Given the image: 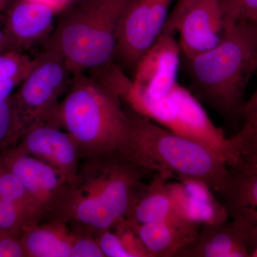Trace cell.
<instances>
[{
    "mask_svg": "<svg viewBox=\"0 0 257 257\" xmlns=\"http://www.w3.org/2000/svg\"><path fill=\"white\" fill-rule=\"evenodd\" d=\"M0 198L14 202L23 207L31 216L34 223L40 222L31 199L25 192L18 177L5 164L0 150Z\"/></svg>",
    "mask_w": 257,
    "mask_h": 257,
    "instance_id": "obj_20",
    "label": "cell"
},
{
    "mask_svg": "<svg viewBox=\"0 0 257 257\" xmlns=\"http://www.w3.org/2000/svg\"><path fill=\"white\" fill-rule=\"evenodd\" d=\"M13 147L53 167L68 185L77 179L82 160L78 147L72 137L53 121L44 120L32 124Z\"/></svg>",
    "mask_w": 257,
    "mask_h": 257,
    "instance_id": "obj_11",
    "label": "cell"
},
{
    "mask_svg": "<svg viewBox=\"0 0 257 257\" xmlns=\"http://www.w3.org/2000/svg\"><path fill=\"white\" fill-rule=\"evenodd\" d=\"M168 189L177 214L180 217L201 226L220 224L229 219L226 207L216 199L204 202L193 199L181 182H168Z\"/></svg>",
    "mask_w": 257,
    "mask_h": 257,
    "instance_id": "obj_19",
    "label": "cell"
},
{
    "mask_svg": "<svg viewBox=\"0 0 257 257\" xmlns=\"http://www.w3.org/2000/svg\"><path fill=\"white\" fill-rule=\"evenodd\" d=\"M172 176L155 172L150 184L143 185L125 219L131 224H147L178 216L168 189Z\"/></svg>",
    "mask_w": 257,
    "mask_h": 257,
    "instance_id": "obj_17",
    "label": "cell"
},
{
    "mask_svg": "<svg viewBox=\"0 0 257 257\" xmlns=\"http://www.w3.org/2000/svg\"><path fill=\"white\" fill-rule=\"evenodd\" d=\"M175 35L162 33L147 51L130 79L121 72L116 77L114 88L121 96L136 94L154 99L166 97L178 84L180 47Z\"/></svg>",
    "mask_w": 257,
    "mask_h": 257,
    "instance_id": "obj_7",
    "label": "cell"
},
{
    "mask_svg": "<svg viewBox=\"0 0 257 257\" xmlns=\"http://www.w3.org/2000/svg\"><path fill=\"white\" fill-rule=\"evenodd\" d=\"M225 23L252 21L257 18V0H219Z\"/></svg>",
    "mask_w": 257,
    "mask_h": 257,
    "instance_id": "obj_24",
    "label": "cell"
},
{
    "mask_svg": "<svg viewBox=\"0 0 257 257\" xmlns=\"http://www.w3.org/2000/svg\"><path fill=\"white\" fill-rule=\"evenodd\" d=\"M199 0H178L174 9L169 15L168 20L166 23L165 29L162 33H169L175 35V28L179 19L187 10L192 6L194 3H197Z\"/></svg>",
    "mask_w": 257,
    "mask_h": 257,
    "instance_id": "obj_29",
    "label": "cell"
},
{
    "mask_svg": "<svg viewBox=\"0 0 257 257\" xmlns=\"http://www.w3.org/2000/svg\"><path fill=\"white\" fill-rule=\"evenodd\" d=\"M226 23L219 0H199L181 16L176 25L179 45L186 60L217 46L224 37Z\"/></svg>",
    "mask_w": 257,
    "mask_h": 257,
    "instance_id": "obj_12",
    "label": "cell"
},
{
    "mask_svg": "<svg viewBox=\"0 0 257 257\" xmlns=\"http://www.w3.org/2000/svg\"><path fill=\"white\" fill-rule=\"evenodd\" d=\"M112 64H114V63L111 64V65H112ZM111 65L108 66V67H106V68H105V69H105V70H106V69H107V68H108V67H110V66H111ZM105 72H106V71H105ZM101 77V80L104 81V80H103V79H102V77ZM105 83H106V82H105ZM108 85H109V84H108Z\"/></svg>",
    "mask_w": 257,
    "mask_h": 257,
    "instance_id": "obj_35",
    "label": "cell"
},
{
    "mask_svg": "<svg viewBox=\"0 0 257 257\" xmlns=\"http://www.w3.org/2000/svg\"><path fill=\"white\" fill-rule=\"evenodd\" d=\"M175 106V128L172 133L202 144L215 152L229 167L241 162L232 139L211 121L200 101L187 88L177 84L170 93Z\"/></svg>",
    "mask_w": 257,
    "mask_h": 257,
    "instance_id": "obj_10",
    "label": "cell"
},
{
    "mask_svg": "<svg viewBox=\"0 0 257 257\" xmlns=\"http://www.w3.org/2000/svg\"><path fill=\"white\" fill-rule=\"evenodd\" d=\"M11 96L15 114L14 143L32 124L46 120L62 100L73 72L57 51L45 48Z\"/></svg>",
    "mask_w": 257,
    "mask_h": 257,
    "instance_id": "obj_6",
    "label": "cell"
},
{
    "mask_svg": "<svg viewBox=\"0 0 257 257\" xmlns=\"http://www.w3.org/2000/svg\"><path fill=\"white\" fill-rule=\"evenodd\" d=\"M173 0H134L123 19L114 62L132 72L165 29Z\"/></svg>",
    "mask_w": 257,
    "mask_h": 257,
    "instance_id": "obj_8",
    "label": "cell"
},
{
    "mask_svg": "<svg viewBox=\"0 0 257 257\" xmlns=\"http://www.w3.org/2000/svg\"><path fill=\"white\" fill-rule=\"evenodd\" d=\"M0 257H25L20 235L0 229Z\"/></svg>",
    "mask_w": 257,
    "mask_h": 257,
    "instance_id": "obj_27",
    "label": "cell"
},
{
    "mask_svg": "<svg viewBox=\"0 0 257 257\" xmlns=\"http://www.w3.org/2000/svg\"><path fill=\"white\" fill-rule=\"evenodd\" d=\"M134 0H80L60 13L44 47L58 52L72 72L114 62L118 34Z\"/></svg>",
    "mask_w": 257,
    "mask_h": 257,
    "instance_id": "obj_4",
    "label": "cell"
},
{
    "mask_svg": "<svg viewBox=\"0 0 257 257\" xmlns=\"http://www.w3.org/2000/svg\"><path fill=\"white\" fill-rule=\"evenodd\" d=\"M31 224L35 223L23 207L0 198V229L8 230L21 236L24 228Z\"/></svg>",
    "mask_w": 257,
    "mask_h": 257,
    "instance_id": "obj_23",
    "label": "cell"
},
{
    "mask_svg": "<svg viewBox=\"0 0 257 257\" xmlns=\"http://www.w3.org/2000/svg\"><path fill=\"white\" fill-rule=\"evenodd\" d=\"M15 114L11 96L0 99V148L11 147L14 139Z\"/></svg>",
    "mask_w": 257,
    "mask_h": 257,
    "instance_id": "obj_26",
    "label": "cell"
},
{
    "mask_svg": "<svg viewBox=\"0 0 257 257\" xmlns=\"http://www.w3.org/2000/svg\"><path fill=\"white\" fill-rule=\"evenodd\" d=\"M15 47L9 37L6 35L4 30H0V54L11 50H14ZM17 50V49H16Z\"/></svg>",
    "mask_w": 257,
    "mask_h": 257,
    "instance_id": "obj_32",
    "label": "cell"
},
{
    "mask_svg": "<svg viewBox=\"0 0 257 257\" xmlns=\"http://www.w3.org/2000/svg\"><path fill=\"white\" fill-rule=\"evenodd\" d=\"M230 177L219 197L226 209H242L257 218V165L241 162L229 167Z\"/></svg>",
    "mask_w": 257,
    "mask_h": 257,
    "instance_id": "obj_18",
    "label": "cell"
},
{
    "mask_svg": "<svg viewBox=\"0 0 257 257\" xmlns=\"http://www.w3.org/2000/svg\"><path fill=\"white\" fill-rule=\"evenodd\" d=\"M23 73L21 60L16 54H0V99H6L20 85Z\"/></svg>",
    "mask_w": 257,
    "mask_h": 257,
    "instance_id": "obj_21",
    "label": "cell"
},
{
    "mask_svg": "<svg viewBox=\"0 0 257 257\" xmlns=\"http://www.w3.org/2000/svg\"><path fill=\"white\" fill-rule=\"evenodd\" d=\"M46 120L72 137L82 160L118 154L137 165L133 128L124 101L101 79L85 72H74L63 99Z\"/></svg>",
    "mask_w": 257,
    "mask_h": 257,
    "instance_id": "obj_1",
    "label": "cell"
},
{
    "mask_svg": "<svg viewBox=\"0 0 257 257\" xmlns=\"http://www.w3.org/2000/svg\"><path fill=\"white\" fill-rule=\"evenodd\" d=\"M80 1V0H71V5H73L74 3H77V2Z\"/></svg>",
    "mask_w": 257,
    "mask_h": 257,
    "instance_id": "obj_34",
    "label": "cell"
},
{
    "mask_svg": "<svg viewBox=\"0 0 257 257\" xmlns=\"http://www.w3.org/2000/svg\"><path fill=\"white\" fill-rule=\"evenodd\" d=\"M220 224L204 225L192 243L176 257H249L248 230L238 216Z\"/></svg>",
    "mask_w": 257,
    "mask_h": 257,
    "instance_id": "obj_13",
    "label": "cell"
},
{
    "mask_svg": "<svg viewBox=\"0 0 257 257\" xmlns=\"http://www.w3.org/2000/svg\"><path fill=\"white\" fill-rule=\"evenodd\" d=\"M257 119V87L251 97L245 102L242 111V119Z\"/></svg>",
    "mask_w": 257,
    "mask_h": 257,
    "instance_id": "obj_30",
    "label": "cell"
},
{
    "mask_svg": "<svg viewBox=\"0 0 257 257\" xmlns=\"http://www.w3.org/2000/svg\"><path fill=\"white\" fill-rule=\"evenodd\" d=\"M83 160L54 219L82 226L96 237L125 219L149 173L118 154Z\"/></svg>",
    "mask_w": 257,
    "mask_h": 257,
    "instance_id": "obj_2",
    "label": "cell"
},
{
    "mask_svg": "<svg viewBox=\"0 0 257 257\" xmlns=\"http://www.w3.org/2000/svg\"><path fill=\"white\" fill-rule=\"evenodd\" d=\"M1 152L5 164L23 184L41 221L55 218L68 187L58 171L14 147L3 149Z\"/></svg>",
    "mask_w": 257,
    "mask_h": 257,
    "instance_id": "obj_9",
    "label": "cell"
},
{
    "mask_svg": "<svg viewBox=\"0 0 257 257\" xmlns=\"http://www.w3.org/2000/svg\"><path fill=\"white\" fill-rule=\"evenodd\" d=\"M70 225L74 234L70 257H105L92 233L82 226Z\"/></svg>",
    "mask_w": 257,
    "mask_h": 257,
    "instance_id": "obj_25",
    "label": "cell"
},
{
    "mask_svg": "<svg viewBox=\"0 0 257 257\" xmlns=\"http://www.w3.org/2000/svg\"><path fill=\"white\" fill-rule=\"evenodd\" d=\"M231 139L241 162L257 165V119L243 121L242 127Z\"/></svg>",
    "mask_w": 257,
    "mask_h": 257,
    "instance_id": "obj_22",
    "label": "cell"
},
{
    "mask_svg": "<svg viewBox=\"0 0 257 257\" xmlns=\"http://www.w3.org/2000/svg\"><path fill=\"white\" fill-rule=\"evenodd\" d=\"M130 224L151 257L177 256L182 248L194 241L202 227L200 224L179 216L147 224Z\"/></svg>",
    "mask_w": 257,
    "mask_h": 257,
    "instance_id": "obj_15",
    "label": "cell"
},
{
    "mask_svg": "<svg viewBox=\"0 0 257 257\" xmlns=\"http://www.w3.org/2000/svg\"><path fill=\"white\" fill-rule=\"evenodd\" d=\"M246 23L247 24L248 27L251 29V30L252 31L253 35H254L255 38H256L257 41V18L252 20V21L248 22V23Z\"/></svg>",
    "mask_w": 257,
    "mask_h": 257,
    "instance_id": "obj_33",
    "label": "cell"
},
{
    "mask_svg": "<svg viewBox=\"0 0 257 257\" xmlns=\"http://www.w3.org/2000/svg\"><path fill=\"white\" fill-rule=\"evenodd\" d=\"M58 13L46 5L15 0L7 10L4 31L17 50L46 42L55 29Z\"/></svg>",
    "mask_w": 257,
    "mask_h": 257,
    "instance_id": "obj_14",
    "label": "cell"
},
{
    "mask_svg": "<svg viewBox=\"0 0 257 257\" xmlns=\"http://www.w3.org/2000/svg\"><path fill=\"white\" fill-rule=\"evenodd\" d=\"M20 237L25 257H70L74 234L67 221L53 219L29 224Z\"/></svg>",
    "mask_w": 257,
    "mask_h": 257,
    "instance_id": "obj_16",
    "label": "cell"
},
{
    "mask_svg": "<svg viewBox=\"0 0 257 257\" xmlns=\"http://www.w3.org/2000/svg\"><path fill=\"white\" fill-rule=\"evenodd\" d=\"M133 128L135 161L149 174L192 178L221 194L229 182V166L210 149L170 131L125 105Z\"/></svg>",
    "mask_w": 257,
    "mask_h": 257,
    "instance_id": "obj_5",
    "label": "cell"
},
{
    "mask_svg": "<svg viewBox=\"0 0 257 257\" xmlns=\"http://www.w3.org/2000/svg\"><path fill=\"white\" fill-rule=\"evenodd\" d=\"M233 216L241 218L247 225L249 257H257V218L243 209L230 211L229 216Z\"/></svg>",
    "mask_w": 257,
    "mask_h": 257,
    "instance_id": "obj_28",
    "label": "cell"
},
{
    "mask_svg": "<svg viewBox=\"0 0 257 257\" xmlns=\"http://www.w3.org/2000/svg\"><path fill=\"white\" fill-rule=\"evenodd\" d=\"M30 1L46 5L55 10L58 15L71 5V0H30Z\"/></svg>",
    "mask_w": 257,
    "mask_h": 257,
    "instance_id": "obj_31",
    "label": "cell"
},
{
    "mask_svg": "<svg viewBox=\"0 0 257 257\" xmlns=\"http://www.w3.org/2000/svg\"><path fill=\"white\" fill-rule=\"evenodd\" d=\"M186 60L194 95L226 119H242L245 92L257 72V41L247 24L226 23L217 46Z\"/></svg>",
    "mask_w": 257,
    "mask_h": 257,
    "instance_id": "obj_3",
    "label": "cell"
}]
</instances>
